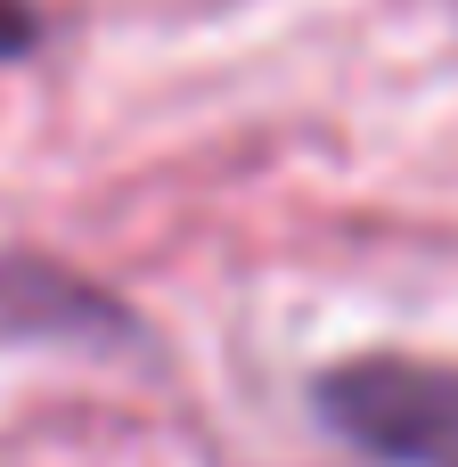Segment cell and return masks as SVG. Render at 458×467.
I'll return each mask as SVG.
<instances>
[{
    "label": "cell",
    "instance_id": "6da1fadb",
    "mask_svg": "<svg viewBox=\"0 0 458 467\" xmlns=\"http://www.w3.org/2000/svg\"><path fill=\"white\" fill-rule=\"evenodd\" d=\"M320 410L344 443L393 467H458V369L418 353H352L320 378Z\"/></svg>",
    "mask_w": 458,
    "mask_h": 467
},
{
    "label": "cell",
    "instance_id": "7a4b0ae2",
    "mask_svg": "<svg viewBox=\"0 0 458 467\" xmlns=\"http://www.w3.org/2000/svg\"><path fill=\"white\" fill-rule=\"evenodd\" d=\"M41 41V16H33V0H0V57H25Z\"/></svg>",
    "mask_w": 458,
    "mask_h": 467
}]
</instances>
